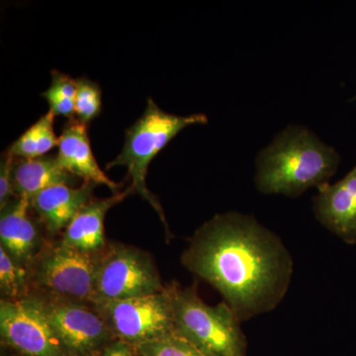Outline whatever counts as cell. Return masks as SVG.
Listing matches in <instances>:
<instances>
[{
  "label": "cell",
  "mask_w": 356,
  "mask_h": 356,
  "mask_svg": "<svg viewBox=\"0 0 356 356\" xmlns=\"http://www.w3.org/2000/svg\"><path fill=\"white\" fill-rule=\"evenodd\" d=\"M181 264L214 287L241 322L280 305L293 274L280 236L238 212L216 215L196 229Z\"/></svg>",
  "instance_id": "cell-1"
},
{
  "label": "cell",
  "mask_w": 356,
  "mask_h": 356,
  "mask_svg": "<svg viewBox=\"0 0 356 356\" xmlns=\"http://www.w3.org/2000/svg\"><path fill=\"white\" fill-rule=\"evenodd\" d=\"M67 356H102L115 337L89 304L36 295Z\"/></svg>",
  "instance_id": "cell-8"
},
{
  "label": "cell",
  "mask_w": 356,
  "mask_h": 356,
  "mask_svg": "<svg viewBox=\"0 0 356 356\" xmlns=\"http://www.w3.org/2000/svg\"><path fill=\"white\" fill-rule=\"evenodd\" d=\"M102 356H139L137 350L130 344L115 339L113 343L107 346Z\"/></svg>",
  "instance_id": "cell-22"
},
{
  "label": "cell",
  "mask_w": 356,
  "mask_h": 356,
  "mask_svg": "<svg viewBox=\"0 0 356 356\" xmlns=\"http://www.w3.org/2000/svg\"><path fill=\"white\" fill-rule=\"evenodd\" d=\"M175 334L205 356H247V339L241 321L226 302L210 306L196 286L168 285Z\"/></svg>",
  "instance_id": "cell-4"
},
{
  "label": "cell",
  "mask_w": 356,
  "mask_h": 356,
  "mask_svg": "<svg viewBox=\"0 0 356 356\" xmlns=\"http://www.w3.org/2000/svg\"><path fill=\"white\" fill-rule=\"evenodd\" d=\"M314 213L323 226L344 243H356V165L337 184L318 187Z\"/></svg>",
  "instance_id": "cell-10"
},
{
  "label": "cell",
  "mask_w": 356,
  "mask_h": 356,
  "mask_svg": "<svg viewBox=\"0 0 356 356\" xmlns=\"http://www.w3.org/2000/svg\"><path fill=\"white\" fill-rule=\"evenodd\" d=\"M115 339L134 348L175 334L172 299L165 291L124 300H100L91 305Z\"/></svg>",
  "instance_id": "cell-6"
},
{
  "label": "cell",
  "mask_w": 356,
  "mask_h": 356,
  "mask_svg": "<svg viewBox=\"0 0 356 356\" xmlns=\"http://www.w3.org/2000/svg\"><path fill=\"white\" fill-rule=\"evenodd\" d=\"M2 343L23 356H67L36 295L0 302Z\"/></svg>",
  "instance_id": "cell-9"
},
{
  "label": "cell",
  "mask_w": 356,
  "mask_h": 356,
  "mask_svg": "<svg viewBox=\"0 0 356 356\" xmlns=\"http://www.w3.org/2000/svg\"><path fill=\"white\" fill-rule=\"evenodd\" d=\"M93 182L84 181L79 187L58 184L40 192L31 200V207L51 234L67 228L77 213L91 200Z\"/></svg>",
  "instance_id": "cell-13"
},
{
  "label": "cell",
  "mask_w": 356,
  "mask_h": 356,
  "mask_svg": "<svg viewBox=\"0 0 356 356\" xmlns=\"http://www.w3.org/2000/svg\"><path fill=\"white\" fill-rule=\"evenodd\" d=\"M31 202L18 197L1 211L0 242L7 254L21 266L34 261L40 236L36 224L29 216Z\"/></svg>",
  "instance_id": "cell-14"
},
{
  "label": "cell",
  "mask_w": 356,
  "mask_h": 356,
  "mask_svg": "<svg viewBox=\"0 0 356 356\" xmlns=\"http://www.w3.org/2000/svg\"><path fill=\"white\" fill-rule=\"evenodd\" d=\"M102 110V91L99 84L88 77L76 79V96L74 115L76 120L89 125Z\"/></svg>",
  "instance_id": "cell-18"
},
{
  "label": "cell",
  "mask_w": 356,
  "mask_h": 356,
  "mask_svg": "<svg viewBox=\"0 0 356 356\" xmlns=\"http://www.w3.org/2000/svg\"><path fill=\"white\" fill-rule=\"evenodd\" d=\"M14 158L10 154L6 153L1 159L0 166V210L10 203L11 195L14 193Z\"/></svg>",
  "instance_id": "cell-21"
},
{
  "label": "cell",
  "mask_w": 356,
  "mask_h": 356,
  "mask_svg": "<svg viewBox=\"0 0 356 356\" xmlns=\"http://www.w3.org/2000/svg\"><path fill=\"white\" fill-rule=\"evenodd\" d=\"M165 290L158 267L147 252L112 243L98 254L93 303L147 296Z\"/></svg>",
  "instance_id": "cell-5"
},
{
  "label": "cell",
  "mask_w": 356,
  "mask_h": 356,
  "mask_svg": "<svg viewBox=\"0 0 356 356\" xmlns=\"http://www.w3.org/2000/svg\"><path fill=\"white\" fill-rule=\"evenodd\" d=\"M54 124L55 116L51 112L43 115L11 144L6 153L13 158L21 159L48 156L51 149L58 147V138L56 135Z\"/></svg>",
  "instance_id": "cell-16"
},
{
  "label": "cell",
  "mask_w": 356,
  "mask_h": 356,
  "mask_svg": "<svg viewBox=\"0 0 356 356\" xmlns=\"http://www.w3.org/2000/svg\"><path fill=\"white\" fill-rule=\"evenodd\" d=\"M135 348L139 356H205L188 341L175 334Z\"/></svg>",
  "instance_id": "cell-20"
},
{
  "label": "cell",
  "mask_w": 356,
  "mask_h": 356,
  "mask_svg": "<svg viewBox=\"0 0 356 356\" xmlns=\"http://www.w3.org/2000/svg\"><path fill=\"white\" fill-rule=\"evenodd\" d=\"M97 257L60 243L35 257L31 280L46 294L91 305L95 298Z\"/></svg>",
  "instance_id": "cell-7"
},
{
  "label": "cell",
  "mask_w": 356,
  "mask_h": 356,
  "mask_svg": "<svg viewBox=\"0 0 356 356\" xmlns=\"http://www.w3.org/2000/svg\"><path fill=\"white\" fill-rule=\"evenodd\" d=\"M339 165L334 149L308 129L291 126L257 156L255 185L266 195L298 197L312 187L329 184Z\"/></svg>",
  "instance_id": "cell-2"
},
{
  "label": "cell",
  "mask_w": 356,
  "mask_h": 356,
  "mask_svg": "<svg viewBox=\"0 0 356 356\" xmlns=\"http://www.w3.org/2000/svg\"><path fill=\"white\" fill-rule=\"evenodd\" d=\"M208 123L205 114L179 116L159 108L152 98L147 102L142 116L126 131L123 149L114 161L106 165L107 170L115 166H125L131 177V193L139 194L151 204L165 225L166 235H170L165 213L154 194L147 189L146 178L149 165L153 159L185 128Z\"/></svg>",
  "instance_id": "cell-3"
},
{
  "label": "cell",
  "mask_w": 356,
  "mask_h": 356,
  "mask_svg": "<svg viewBox=\"0 0 356 356\" xmlns=\"http://www.w3.org/2000/svg\"><path fill=\"white\" fill-rule=\"evenodd\" d=\"M74 177L60 166L56 156L21 159L14 165V193L31 202L40 192L55 185L72 184Z\"/></svg>",
  "instance_id": "cell-15"
},
{
  "label": "cell",
  "mask_w": 356,
  "mask_h": 356,
  "mask_svg": "<svg viewBox=\"0 0 356 356\" xmlns=\"http://www.w3.org/2000/svg\"><path fill=\"white\" fill-rule=\"evenodd\" d=\"M28 274L14 261L3 248L0 247V289L7 300H19L27 297Z\"/></svg>",
  "instance_id": "cell-19"
},
{
  "label": "cell",
  "mask_w": 356,
  "mask_h": 356,
  "mask_svg": "<svg viewBox=\"0 0 356 356\" xmlns=\"http://www.w3.org/2000/svg\"><path fill=\"white\" fill-rule=\"evenodd\" d=\"M49 104V112L54 116L72 120L76 107V79L58 70L51 72V86L42 93Z\"/></svg>",
  "instance_id": "cell-17"
},
{
  "label": "cell",
  "mask_w": 356,
  "mask_h": 356,
  "mask_svg": "<svg viewBox=\"0 0 356 356\" xmlns=\"http://www.w3.org/2000/svg\"><path fill=\"white\" fill-rule=\"evenodd\" d=\"M130 189L104 199L90 200L65 229L60 243L84 254H97L106 248L104 220L107 212L122 202Z\"/></svg>",
  "instance_id": "cell-12"
},
{
  "label": "cell",
  "mask_w": 356,
  "mask_h": 356,
  "mask_svg": "<svg viewBox=\"0 0 356 356\" xmlns=\"http://www.w3.org/2000/svg\"><path fill=\"white\" fill-rule=\"evenodd\" d=\"M56 158L60 166L74 177L96 185H105L110 191L118 193L117 191L120 185L105 175L95 159L86 124L76 119L67 122L58 138Z\"/></svg>",
  "instance_id": "cell-11"
}]
</instances>
